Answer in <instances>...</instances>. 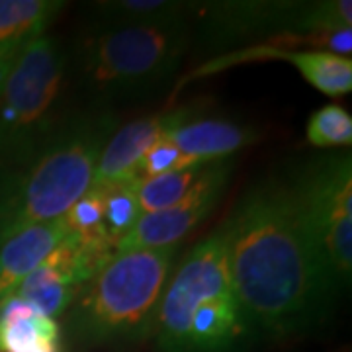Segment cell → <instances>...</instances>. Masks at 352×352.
Instances as JSON below:
<instances>
[{
  "mask_svg": "<svg viewBox=\"0 0 352 352\" xmlns=\"http://www.w3.org/2000/svg\"><path fill=\"white\" fill-rule=\"evenodd\" d=\"M305 138L319 149H349L352 145V118L340 104H327L307 120Z\"/></svg>",
  "mask_w": 352,
  "mask_h": 352,
  "instance_id": "ffe728a7",
  "label": "cell"
},
{
  "mask_svg": "<svg viewBox=\"0 0 352 352\" xmlns=\"http://www.w3.org/2000/svg\"><path fill=\"white\" fill-rule=\"evenodd\" d=\"M303 223L340 288L352 276L351 153L315 157L284 176Z\"/></svg>",
  "mask_w": 352,
  "mask_h": 352,
  "instance_id": "52a82bcc",
  "label": "cell"
},
{
  "mask_svg": "<svg viewBox=\"0 0 352 352\" xmlns=\"http://www.w3.org/2000/svg\"><path fill=\"white\" fill-rule=\"evenodd\" d=\"M261 139L252 126L227 118H194L178 127L166 141L196 164H208L229 159Z\"/></svg>",
  "mask_w": 352,
  "mask_h": 352,
  "instance_id": "4fadbf2b",
  "label": "cell"
},
{
  "mask_svg": "<svg viewBox=\"0 0 352 352\" xmlns=\"http://www.w3.org/2000/svg\"><path fill=\"white\" fill-rule=\"evenodd\" d=\"M219 229L233 289L252 333L288 337L327 319L342 288L284 176L254 182Z\"/></svg>",
  "mask_w": 352,
  "mask_h": 352,
  "instance_id": "6da1fadb",
  "label": "cell"
},
{
  "mask_svg": "<svg viewBox=\"0 0 352 352\" xmlns=\"http://www.w3.org/2000/svg\"><path fill=\"white\" fill-rule=\"evenodd\" d=\"M294 67L315 90L325 96L339 98L352 90L351 57H340L327 51L298 50Z\"/></svg>",
  "mask_w": 352,
  "mask_h": 352,
  "instance_id": "e0dca14e",
  "label": "cell"
},
{
  "mask_svg": "<svg viewBox=\"0 0 352 352\" xmlns=\"http://www.w3.org/2000/svg\"><path fill=\"white\" fill-rule=\"evenodd\" d=\"M309 2H204L198 4L204 39L212 47L241 45L264 36L311 38L307 36Z\"/></svg>",
  "mask_w": 352,
  "mask_h": 352,
  "instance_id": "30bf717a",
  "label": "cell"
},
{
  "mask_svg": "<svg viewBox=\"0 0 352 352\" xmlns=\"http://www.w3.org/2000/svg\"><path fill=\"white\" fill-rule=\"evenodd\" d=\"M67 235L63 215L0 235V303L14 296L22 280L30 276Z\"/></svg>",
  "mask_w": 352,
  "mask_h": 352,
  "instance_id": "7c38bea8",
  "label": "cell"
},
{
  "mask_svg": "<svg viewBox=\"0 0 352 352\" xmlns=\"http://www.w3.org/2000/svg\"><path fill=\"white\" fill-rule=\"evenodd\" d=\"M0 352H63L61 325L10 296L0 303Z\"/></svg>",
  "mask_w": 352,
  "mask_h": 352,
  "instance_id": "9a60e30c",
  "label": "cell"
},
{
  "mask_svg": "<svg viewBox=\"0 0 352 352\" xmlns=\"http://www.w3.org/2000/svg\"><path fill=\"white\" fill-rule=\"evenodd\" d=\"M69 55L53 36L34 39L0 88V161L25 164L61 124Z\"/></svg>",
  "mask_w": 352,
  "mask_h": 352,
  "instance_id": "8992f818",
  "label": "cell"
},
{
  "mask_svg": "<svg viewBox=\"0 0 352 352\" xmlns=\"http://www.w3.org/2000/svg\"><path fill=\"white\" fill-rule=\"evenodd\" d=\"M231 173H233L231 159H221L206 164L200 178L180 200L161 212L141 215L126 237L116 243V252L178 247V243L194 227L200 226L214 212V208L226 194Z\"/></svg>",
  "mask_w": 352,
  "mask_h": 352,
  "instance_id": "9c48e42d",
  "label": "cell"
},
{
  "mask_svg": "<svg viewBox=\"0 0 352 352\" xmlns=\"http://www.w3.org/2000/svg\"><path fill=\"white\" fill-rule=\"evenodd\" d=\"M206 164H194L182 170H173L151 178H135V196H138L141 214L161 212L178 201L192 184L200 178Z\"/></svg>",
  "mask_w": 352,
  "mask_h": 352,
  "instance_id": "ac0fdd59",
  "label": "cell"
},
{
  "mask_svg": "<svg viewBox=\"0 0 352 352\" xmlns=\"http://www.w3.org/2000/svg\"><path fill=\"white\" fill-rule=\"evenodd\" d=\"M198 113V106H182L175 110L139 118L116 129L102 149L90 188H106L138 178L139 163L157 141L188 124Z\"/></svg>",
  "mask_w": 352,
  "mask_h": 352,
  "instance_id": "8fae6325",
  "label": "cell"
},
{
  "mask_svg": "<svg viewBox=\"0 0 352 352\" xmlns=\"http://www.w3.org/2000/svg\"><path fill=\"white\" fill-rule=\"evenodd\" d=\"M178 247L116 252L80 289L69 309V331L87 344L153 337L157 309Z\"/></svg>",
  "mask_w": 352,
  "mask_h": 352,
  "instance_id": "277c9868",
  "label": "cell"
},
{
  "mask_svg": "<svg viewBox=\"0 0 352 352\" xmlns=\"http://www.w3.org/2000/svg\"><path fill=\"white\" fill-rule=\"evenodd\" d=\"M200 2L186 0H106L94 2L98 25H168L192 22Z\"/></svg>",
  "mask_w": 352,
  "mask_h": 352,
  "instance_id": "2e32d148",
  "label": "cell"
},
{
  "mask_svg": "<svg viewBox=\"0 0 352 352\" xmlns=\"http://www.w3.org/2000/svg\"><path fill=\"white\" fill-rule=\"evenodd\" d=\"M113 254V249L88 245L69 233L50 256L22 280L14 296L39 314L57 319L73 307L80 289Z\"/></svg>",
  "mask_w": 352,
  "mask_h": 352,
  "instance_id": "ba28073f",
  "label": "cell"
},
{
  "mask_svg": "<svg viewBox=\"0 0 352 352\" xmlns=\"http://www.w3.org/2000/svg\"><path fill=\"white\" fill-rule=\"evenodd\" d=\"M67 231L88 245L108 247L116 252V243L104 227V190L90 188L63 214Z\"/></svg>",
  "mask_w": 352,
  "mask_h": 352,
  "instance_id": "d6986e66",
  "label": "cell"
},
{
  "mask_svg": "<svg viewBox=\"0 0 352 352\" xmlns=\"http://www.w3.org/2000/svg\"><path fill=\"white\" fill-rule=\"evenodd\" d=\"M116 116L106 110L61 120L45 145L0 186V235L61 215L94 180Z\"/></svg>",
  "mask_w": 352,
  "mask_h": 352,
  "instance_id": "3957f363",
  "label": "cell"
},
{
  "mask_svg": "<svg viewBox=\"0 0 352 352\" xmlns=\"http://www.w3.org/2000/svg\"><path fill=\"white\" fill-rule=\"evenodd\" d=\"M104 190V227L113 243L126 237L131 227L141 217L138 196H135V180L120 182L106 186Z\"/></svg>",
  "mask_w": 352,
  "mask_h": 352,
  "instance_id": "44dd1931",
  "label": "cell"
},
{
  "mask_svg": "<svg viewBox=\"0 0 352 352\" xmlns=\"http://www.w3.org/2000/svg\"><path fill=\"white\" fill-rule=\"evenodd\" d=\"M192 38V22L98 25L76 53L80 85L98 100H131L173 80Z\"/></svg>",
  "mask_w": 352,
  "mask_h": 352,
  "instance_id": "5b68a950",
  "label": "cell"
},
{
  "mask_svg": "<svg viewBox=\"0 0 352 352\" xmlns=\"http://www.w3.org/2000/svg\"><path fill=\"white\" fill-rule=\"evenodd\" d=\"M251 335L229 274L226 237L215 229L168 278L153 329L155 344L161 352H233Z\"/></svg>",
  "mask_w": 352,
  "mask_h": 352,
  "instance_id": "7a4b0ae2",
  "label": "cell"
},
{
  "mask_svg": "<svg viewBox=\"0 0 352 352\" xmlns=\"http://www.w3.org/2000/svg\"><path fill=\"white\" fill-rule=\"evenodd\" d=\"M65 6L61 0H0V88L22 51L45 36Z\"/></svg>",
  "mask_w": 352,
  "mask_h": 352,
  "instance_id": "5bb4252c",
  "label": "cell"
}]
</instances>
